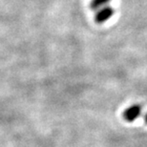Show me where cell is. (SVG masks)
<instances>
[{
	"mask_svg": "<svg viewBox=\"0 0 147 147\" xmlns=\"http://www.w3.org/2000/svg\"><path fill=\"white\" fill-rule=\"evenodd\" d=\"M142 110V108L140 105L139 104L132 105V106L128 107L127 109L125 110L124 114H123V117H124V119L127 120V121H134L135 119H138V117L140 116Z\"/></svg>",
	"mask_w": 147,
	"mask_h": 147,
	"instance_id": "7a4b0ae2",
	"label": "cell"
},
{
	"mask_svg": "<svg viewBox=\"0 0 147 147\" xmlns=\"http://www.w3.org/2000/svg\"><path fill=\"white\" fill-rule=\"evenodd\" d=\"M109 1L110 0H92L90 3V8L92 10H99Z\"/></svg>",
	"mask_w": 147,
	"mask_h": 147,
	"instance_id": "3957f363",
	"label": "cell"
},
{
	"mask_svg": "<svg viewBox=\"0 0 147 147\" xmlns=\"http://www.w3.org/2000/svg\"><path fill=\"white\" fill-rule=\"evenodd\" d=\"M114 13H115L114 9L112 7H109V6L99 9L96 13L95 21L96 23H98V24H101V23H103L105 21H107L108 19H110V17L113 16Z\"/></svg>",
	"mask_w": 147,
	"mask_h": 147,
	"instance_id": "6da1fadb",
	"label": "cell"
},
{
	"mask_svg": "<svg viewBox=\"0 0 147 147\" xmlns=\"http://www.w3.org/2000/svg\"><path fill=\"white\" fill-rule=\"evenodd\" d=\"M144 121L147 123V115H146V116H145V117H144Z\"/></svg>",
	"mask_w": 147,
	"mask_h": 147,
	"instance_id": "277c9868",
	"label": "cell"
}]
</instances>
